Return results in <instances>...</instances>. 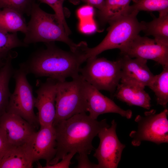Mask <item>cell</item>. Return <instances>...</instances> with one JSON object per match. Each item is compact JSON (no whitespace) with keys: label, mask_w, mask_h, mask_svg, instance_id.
Listing matches in <instances>:
<instances>
[{"label":"cell","mask_w":168,"mask_h":168,"mask_svg":"<svg viewBox=\"0 0 168 168\" xmlns=\"http://www.w3.org/2000/svg\"><path fill=\"white\" fill-rule=\"evenodd\" d=\"M159 74L154 75L148 87L155 93L158 104L166 108L168 102V65Z\"/></svg>","instance_id":"obj_22"},{"label":"cell","mask_w":168,"mask_h":168,"mask_svg":"<svg viewBox=\"0 0 168 168\" xmlns=\"http://www.w3.org/2000/svg\"><path fill=\"white\" fill-rule=\"evenodd\" d=\"M28 46L18 38L17 33H6L0 30V63L6 61L12 52V49Z\"/></svg>","instance_id":"obj_23"},{"label":"cell","mask_w":168,"mask_h":168,"mask_svg":"<svg viewBox=\"0 0 168 168\" xmlns=\"http://www.w3.org/2000/svg\"><path fill=\"white\" fill-rule=\"evenodd\" d=\"M134 1V2H137V1H138V0H133Z\"/></svg>","instance_id":"obj_34"},{"label":"cell","mask_w":168,"mask_h":168,"mask_svg":"<svg viewBox=\"0 0 168 168\" xmlns=\"http://www.w3.org/2000/svg\"><path fill=\"white\" fill-rule=\"evenodd\" d=\"M158 17L152 21H142L143 31L146 35H152L156 41L168 44V8L158 11Z\"/></svg>","instance_id":"obj_19"},{"label":"cell","mask_w":168,"mask_h":168,"mask_svg":"<svg viewBox=\"0 0 168 168\" xmlns=\"http://www.w3.org/2000/svg\"><path fill=\"white\" fill-rule=\"evenodd\" d=\"M36 0H0V10L9 8L22 15L30 16L31 10Z\"/></svg>","instance_id":"obj_25"},{"label":"cell","mask_w":168,"mask_h":168,"mask_svg":"<svg viewBox=\"0 0 168 168\" xmlns=\"http://www.w3.org/2000/svg\"><path fill=\"white\" fill-rule=\"evenodd\" d=\"M5 61L4 63H0V67H1L4 64Z\"/></svg>","instance_id":"obj_33"},{"label":"cell","mask_w":168,"mask_h":168,"mask_svg":"<svg viewBox=\"0 0 168 168\" xmlns=\"http://www.w3.org/2000/svg\"><path fill=\"white\" fill-rule=\"evenodd\" d=\"M81 68L79 74L86 82L99 91L105 90L113 96L120 81L121 65L118 59L111 61L104 58H89Z\"/></svg>","instance_id":"obj_6"},{"label":"cell","mask_w":168,"mask_h":168,"mask_svg":"<svg viewBox=\"0 0 168 168\" xmlns=\"http://www.w3.org/2000/svg\"><path fill=\"white\" fill-rule=\"evenodd\" d=\"M168 110L167 108L159 114L152 109L146 111L143 115L136 116L135 121L138 124L137 130L129 133L132 144L138 147L142 141L153 142L157 145L168 142Z\"/></svg>","instance_id":"obj_7"},{"label":"cell","mask_w":168,"mask_h":168,"mask_svg":"<svg viewBox=\"0 0 168 168\" xmlns=\"http://www.w3.org/2000/svg\"><path fill=\"white\" fill-rule=\"evenodd\" d=\"M75 154L74 152L68 153L61 159L60 162H58L55 164L46 165L45 166H42L39 164L38 165V167L43 168H68L71 163V161Z\"/></svg>","instance_id":"obj_27"},{"label":"cell","mask_w":168,"mask_h":168,"mask_svg":"<svg viewBox=\"0 0 168 168\" xmlns=\"http://www.w3.org/2000/svg\"><path fill=\"white\" fill-rule=\"evenodd\" d=\"M77 159L78 162L77 168H96V164L91 162L89 160L87 154H78Z\"/></svg>","instance_id":"obj_30"},{"label":"cell","mask_w":168,"mask_h":168,"mask_svg":"<svg viewBox=\"0 0 168 168\" xmlns=\"http://www.w3.org/2000/svg\"><path fill=\"white\" fill-rule=\"evenodd\" d=\"M17 55V53L13 51L0 68V117L6 112L11 95L9 83L14 70L12 62Z\"/></svg>","instance_id":"obj_18"},{"label":"cell","mask_w":168,"mask_h":168,"mask_svg":"<svg viewBox=\"0 0 168 168\" xmlns=\"http://www.w3.org/2000/svg\"><path fill=\"white\" fill-rule=\"evenodd\" d=\"M84 82L80 74L71 81L57 82L53 126L75 115L87 112Z\"/></svg>","instance_id":"obj_5"},{"label":"cell","mask_w":168,"mask_h":168,"mask_svg":"<svg viewBox=\"0 0 168 168\" xmlns=\"http://www.w3.org/2000/svg\"><path fill=\"white\" fill-rule=\"evenodd\" d=\"M93 14V7L87 5L81 7L77 12L78 16L80 21L92 19Z\"/></svg>","instance_id":"obj_29"},{"label":"cell","mask_w":168,"mask_h":168,"mask_svg":"<svg viewBox=\"0 0 168 168\" xmlns=\"http://www.w3.org/2000/svg\"><path fill=\"white\" fill-rule=\"evenodd\" d=\"M113 97L126 103L129 106L135 105L149 110L151 98L144 90L145 87L130 82L120 81Z\"/></svg>","instance_id":"obj_16"},{"label":"cell","mask_w":168,"mask_h":168,"mask_svg":"<svg viewBox=\"0 0 168 168\" xmlns=\"http://www.w3.org/2000/svg\"><path fill=\"white\" fill-rule=\"evenodd\" d=\"M168 8V0H138L130 6V11H159Z\"/></svg>","instance_id":"obj_24"},{"label":"cell","mask_w":168,"mask_h":168,"mask_svg":"<svg viewBox=\"0 0 168 168\" xmlns=\"http://www.w3.org/2000/svg\"><path fill=\"white\" fill-rule=\"evenodd\" d=\"M0 128L10 146L24 145L35 132V128L23 118L7 112L0 117Z\"/></svg>","instance_id":"obj_13"},{"label":"cell","mask_w":168,"mask_h":168,"mask_svg":"<svg viewBox=\"0 0 168 168\" xmlns=\"http://www.w3.org/2000/svg\"><path fill=\"white\" fill-rule=\"evenodd\" d=\"M85 89L87 101V112L89 116L97 119L100 115L115 113L130 119L132 116L131 110H125L117 105L111 99L104 96L98 90L85 81Z\"/></svg>","instance_id":"obj_14"},{"label":"cell","mask_w":168,"mask_h":168,"mask_svg":"<svg viewBox=\"0 0 168 168\" xmlns=\"http://www.w3.org/2000/svg\"><path fill=\"white\" fill-rule=\"evenodd\" d=\"M57 81L48 78L44 82L38 81L35 91V107L38 112L37 117L40 126L53 125L55 115V97Z\"/></svg>","instance_id":"obj_12"},{"label":"cell","mask_w":168,"mask_h":168,"mask_svg":"<svg viewBox=\"0 0 168 168\" xmlns=\"http://www.w3.org/2000/svg\"><path fill=\"white\" fill-rule=\"evenodd\" d=\"M138 13L129 11L110 23L107 34L102 41L94 47H86L87 59L97 57L107 50L118 49L121 51L142 30V22H139L137 17Z\"/></svg>","instance_id":"obj_4"},{"label":"cell","mask_w":168,"mask_h":168,"mask_svg":"<svg viewBox=\"0 0 168 168\" xmlns=\"http://www.w3.org/2000/svg\"><path fill=\"white\" fill-rule=\"evenodd\" d=\"M27 75L20 67L14 69L12 77L15 81V88L10 95L6 112L20 116L35 128L39 124L34 111L35 98L32 87L27 80Z\"/></svg>","instance_id":"obj_8"},{"label":"cell","mask_w":168,"mask_h":168,"mask_svg":"<svg viewBox=\"0 0 168 168\" xmlns=\"http://www.w3.org/2000/svg\"><path fill=\"white\" fill-rule=\"evenodd\" d=\"M33 163L24 144L10 146L0 161V168H31Z\"/></svg>","instance_id":"obj_17"},{"label":"cell","mask_w":168,"mask_h":168,"mask_svg":"<svg viewBox=\"0 0 168 168\" xmlns=\"http://www.w3.org/2000/svg\"><path fill=\"white\" fill-rule=\"evenodd\" d=\"M27 29L23 15L13 9L4 8L0 10V30L9 33L20 31L25 34Z\"/></svg>","instance_id":"obj_20"},{"label":"cell","mask_w":168,"mask_h":168,"mask_svg":"<svg viewBox=\"0 0 168 168\" xmlns=\"http://www.w3.org/2000/svg\"><path fill=\"white\" fill-rule=\"evenodd\" d=\"M1 67H0V68H1Z\"/></svg>","instance_id":"obj_35"},{"label":"cell","mask_w":168,"mask_h":168,"mask_svg":"<svg viewBox=\"0 0 168 168\" xmlns=\"http://www.w3.org/2000/svg\"><path fill=\"white\" fill-rule=\"evenodd\" d=\"M133 0H105L98 16L104 23H110L129 11L130 3Z\"/></svg>","instance_id":"obj_21"},{"label":"cell","mask_w":168,"mask_h":168,"mask_svg":"<svg viewBox=\"0 0 168 168\" xmlns=\"http://www.w3.org/2000/svg\"><path fill=\"white\" fill-rule=\"evenodd\" d=\"M45 44V48L34 52L26 61L19 64V67L27 74L47 77L58 82L80 74L81 65L87 60L85 49L88 45L86 42L82 41L81 47L75 51L63 50L54 42Z\"/></svg>","instance_id":"obj_1"},{"label":"cell","mask_w":168,"mask_h":168,"mask_svg":"<svg viewBox=\"0 0 168 168\" xmlns=\"http://www.w3.org/2000/svg\"><path fill=\"white\" fill-rule=\"evenodd\" d=\"M80 30L85 34H91L96 29L95 23L92 19L80 21L79 25Z\"/></svg>","instance_id":"obj_28"},{"label":"cell","mask_w":168,"mask_h":168,"mask_svg":"<svg viewBox=\"0 0 168 168\" xmlns=\"http://www.w3.org/2000/svg\"><path fill=\"white\" fill-rule=\"evenodd\" d=\"M24 145L33 162L43 159L46 165L54 158L56 153L55 130L53 125L40 126Z\"/></svg>","instance_id":"obj_11"},{"label":"cell","mask_w":168,"mask_h":168,"mask_svg":"<svg viewBox=\"0 0 168 168\" xmlns=\"http://www.w3.org/2000/svg\"><path fill=\"white\" fill-rule=\"evenodd\" d=\"M53 126L56 133L57 151L54 158L47 164L49 165L57 163L69 152L89 154L94 149L93 138L102 128L110 127L106 119L98 121L86 113L75 115Z\"/></svg>","instance_id":"obj_2"},{"label":"cell","mask_w":168,"mask_h":168,"mask_svg":"<svg viewBox=\"0 0 168 168\" xmlns=\"http://www.w3.org/2000/svg\"><path fill=\"white\" fill-rule=\"evenodd\" d=\"M121 55L118 59L121 65L120 81L135 83L144 87L148 86L154 75L147 65V60Z\"/></svg>","instance_id":"obj_15"},{"label":"cell","mask_w":168,"mask_h":168,"mask_svg":"<svg viewBox=\"0 0 168 168\" xmlns=\"http://www.w3.org/2000/svg\"><path fill=\"white\" fill-rule=\"evenodd\" d=\"M40 3L46 4L54 10L63 24L68 35L71 33L65 20V9L63 7L64 0H38Z\"/></svg>","instance_id":"obj_26"},{"label":"cell","mask_w":168,"mask_h":168,"mask_svg":"<svg viewBox=\"0 0 168 168\" xmlns=\"http://www.w3.org/2000/svg\"><path fill=\"white\" fill-rule=\"evenodd\" d=\"M69 1L74 5H77L81 2H83L100 10L102 8L105 0H69Z\"/></svg>","instance_id":"obj_31"},{"label":"cell","mask_w":168,"mask_h":168,"mask_svg":"<svg viewBox=\"0 0 168 168\" xmlns=\"http://www.w3.org/2000/svg\"><path fill=\"white\" fill-rule=\"evenodd\" d=\"M116 127L113 119L110 127L103 128L98 134L100 143L93 155L98 161L96 168H116L118 166L125 145L119 140Z\"/></svg>","instance_id":"obj_9"},{"label":"cell","mask_w":168,"mask_h":168,"mask_svg":"<svg viewBox=\"0 0 168 168\" xmlns=\"http://www.w3.org/2000/svg\"><path fill=\"white\" fill-rule=\"evenodd\" d=\"M120 54L132 58L152 60L163 68L168 65V44L139 35L120 51Z\"/></svg>","instance_id":"obj_10"},{"label":"cell","mask_w":168,"mask_h":168,"mask_svg":"<svg viewBox=\"0 0 168 168\" xmlns=\"http://www.w3.org/2000/svg\"><path fill=\"white\" fill-rule=\"evenodd\" d=\"M9 147L5 135L0 128V161Z\"/></svg>","instance_id":"obj_32"},{"label":"cell","mask_w":168,"mask_h":168,"mask_svg":"<svg viewBox=\"0 0 168 168\" xmlns=\"http://www.w3.org/2000/svg\"><path fill=\"white\" fill-rule=\"evenodd\" d=\"M30 19L23 42L28 45L39 42L48 43L60 41L66 44L70 50L75 51L80 43H74L68 37L57 15L48 13L35 3L32 8Z\"/></svg>","instance_id":"obj_3"}]
</instances>
